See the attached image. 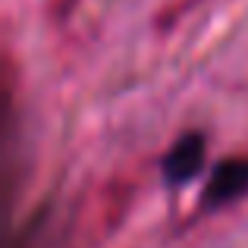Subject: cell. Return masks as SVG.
Listing matches in <instances>:
<instances>
[{
	"instance_id": "7a4b0ae2",
	"label": "cell",
	"mask_w": 248,
	"mask_h": 248,
	"mask_svg": "<svg viewBox=\"0 0 248 248\" xmlns=\"http://www.w3.org/2000/svg\"><path fill=\"white\" fill-rule=\"evenodd\" d=\"M248 192V154H232L211 173L204 201L207 204H230Z\"/></svg>"
},
{
	"instance_id": "3957f363",
	"label": "cell",
	"mask_w": 248,
	"mask_h": 248,
	"mask_svg": "<svg viewBox=\"0 0 248 248\" xmlns=\"http://www.w3.org/2000/svg\"><path fill=\"white\" fill-rule=\"evenodd\" d=\"M201 164H204V139L198 132L182 135L164 157V170L170 179H188L201 170Z\"/></svg>"
},
{
	"instance_id": "6da1fadb",
	"label": "cell",
	"mask_w": 248,
	"mask_h": 248,
	"mask_svg": "<svg viewBox=\"0 0 248 248\" xmlns=\"http://www.w3.org/2000/svg\"><path fill=\"white\" fill-rule=\"evenodd\" d=\"M135 198H139V186L132 176H104V179L91 182L73 204V230L76 236L88 239V242H104L123 226V220L132 214Z\"/></svg>"
}]
</instances>
